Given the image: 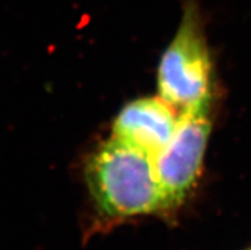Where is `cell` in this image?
<instances>
[{
	"mask_svg": "<svg viewBox=\"0 0 251 250\" xmlns=\"http://www.w3.org/2000/svg\"><path fill=\"white\" fill-rule=\"evenodd\" d=\"M87 180L103 221L166 213L152 156L114 137L92 155Z\"/></svg>",
	"mask_w": 251,
	"mask_h": 250,
	"instance_id": "1",
	"label": "cell"
},
{
	"mask_svg": "<svg viewBox=\"0 0 251 250\" xmlns=\"http://www.w3.org/2000/svg\"><path fill=\"white\" fill-rule=\"evenodd\" d=\"M159 97L178 114L212 101V59L198 0H184L181 23L158 65Z\"/></svg>",
	"mask_w": 251,
	"mask_h": 250,
	"instance_id": "2",
	"label": "cell"
},
{
	"mask_svg": "<svg viewBox=\"0 0 251 250\" xmlns=\"http://www.w3.org/2000/svg\"><path fill=\"white\" fill-rule=\"evenodd\" d=\"M209 108L178 114L175 133L153 157L166 213L181 206L201 176L212 130Z\"/></svg>",
	"mask_w": 251,
	"mask_h": 250,
	"instance_id": "3",
	"label": "cell"
},
{
	"mask_svg": "<svg viewBox=\"0 0 251 250\" xmlns=\"http://www.w3.org/2000/svg\"><path fill=\"white\" fill-rule=\"evenodd\" d=\"M178 112L161 97L138 98L121 109L112 124V137L154 156L169 143Z\"/></svg>",
	"mask_w": 251,
	"mask_h": 250,
	"instance_id": "4",
	"label": "cell"
},
{
	"mask_svg": "<svg viewBox=\"0 0 251 250\" xmlns=\"http://www.w3.org/2000/svg\"><path fill=\"white\" fill-rule=\"evenodd\" d=\"M248 250H251V248H250V249H248Z\"/></svg>",
	"mask_w": 251,
	"mask_h": 250,
	"instance_id": "5",
	"label": "cell"
}]
</instances>
